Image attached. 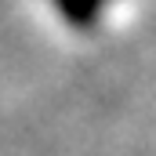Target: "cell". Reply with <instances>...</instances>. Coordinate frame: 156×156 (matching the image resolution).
Returning a JSON list of instances; mask_svg holds the SVG:
<instances>
[{"mask_svg":"<svg viewBox=\"0 0 156 156\" xmlns=\"http://www.w3.org/2000/svg\"><path fill=\"white\" fill-rule=\"evenodd\" d=\"M55 7L73 29H91L102 18V11L109 7V0H55Z\"/></svg>","mask_w":156,"mask_h":156,"instance_id":"1","label":"cell"}]
</instances>
